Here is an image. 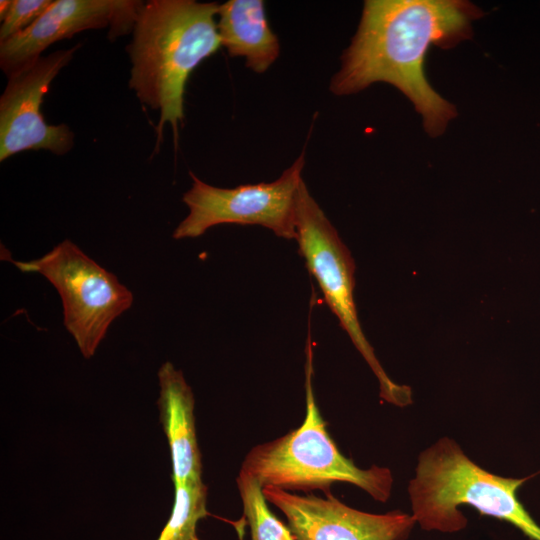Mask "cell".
Here are the masks:
<instances>
[{
	"label": "cell",
	"instance_id": "7c38bea8",
	"mask_svg": "<svg viewBox=\"0 0 540 540\" xmlns=\"http://www.w3.org/2000/svg\"><path fill=\"white\" fill-rule=\"evenodd\" d=\"M217 28L231 57L245 58L246 67L264 73L280 53L278 37L272 31L262 0H229L219 4Z\"/></svg>",
	"mask_w": 540,
	"mask_h": 540
},
{
	"label": "cell",
	"instance_id": "6da1fadb",
	"mask_svg": "<svg viewBox=\"0 0 540 540\" xmlns=\"http://www.w3.org/2000/svg\"><path fill=\"white\" fill-rule=\"evenodd\" d=\"M482 15L476 5L462 0L365 1L330 91L343 96L376 82L389 83L413 103L425 131L439 136L457 113L428 82L426 54L432 46L446 49L470 38L472 22Z\"/></svg>",
	"mask_w": 540,
	"mask_h": 540
},
{
	"label": "cell",
	"instance_id": "8992f818",
	"mask_svg": "<svg viewBox=\"0 0 540 540\" xmlns=\"http://www.w3.org/2000/svg\"><path fill=\"white\" fill-rule=\"evenodd\" d=\"M20 271L43 275L57 289L64 325L89 359L110 324L133 303L132 292L117 277L65 239L44 256L13 261Z\"/></svg>",
	"mask_w": 540,
	"mask_h": 540
},
{
	"label": "cell",
	"instance_id": "5bb4252c",
	"mask_svg": "<svg viewBox=\"0 0 540 540\" xmlns=\"http://www.w3.org/2000/svg\"><path fill=\"white\" fill-rule=\"evenodd\" d=\"M175 501L171 516L158 540H193L206 509L207 487L200 481L174 486Z\"/></svg>",
	"mask_w": 540,
	"mask_h": 540
},
{
	"label": "cell",
	"instance_id": "9c48e42d",
	"mask_svg": "<svg viewBox=\"0 0 540 540\" xmlns=\"http://www.w3.org/2000/svg\"><path fill=\"white\" fill-rule=\"evenodd\" d=\"M142 5L134 0H55L29 27L0 43V67L10 77L51 44L85 30L109 27L110 38L128 34Z\"/></svg>",
	"mask_w": 540,
	"mask_h": 540
},
{
	"label": "cell",
	"instance_id": "4fadbf2b",
	"mask_svg": "<svg viewBox=\"0 0 540 540\" xmlns=\"http://www.w3.org/2000/svg\"><path fill=\"white\" fill-rule=\"evenodd\" d=\"M236 483L251 540H295L289 527L270 511L263 487L255 477L240 471Z\"/></svg>",
	"mask_w": 540,
	"mask_h": 540
},
{
	"label": "cell",
	"instance_id": "2e32d148",
	"mask_svg": "<svg viewBox=\"0 0 540 540\" xmlns=\"http://www.w3.org/2000/svg\"><path fill=\"white\" fill-rule=\"evenodd\" d=\"M12 0H1L0 1V19L1 21L4 19L5 15L7 14L10 6H11Z\"/></svg>",
	"mask_w": 540,
	"mask_h": 540
},
{
	"label": "cell",
	"instance_id": "30bf717a",
	"mask_svg": "<svg viewBox=\"0 0 540 540\" xmlns=\"http://www.w3.org/2000/svg\"><path fill=\"white\" fill-rule=\"evenodd\" d=\"M263 494L286 516L295 540H406L416 524L401 510L373 514L351 508L330 491L318 497L266 486Z\"/></svg>",
	"mask_w": 540,
	"mask_h": 540
},
{
	"label": "cell",
	"instance_id": "7a4b0ae2",
	"mask_svg": "<svg viewBox=\"0 0 540 540\" xmlns=\"http://www.w3.org/2000/svg\"><path fill=\"white\" fill-rule=\"evenodd\" d=\"M218 9L216 2L150 0L139 10L127 47L129 86L141 103L159 111V136L169 123L177 141L189 76L222 46Z\"/></svg>",
	"mask_w": 540,
	"mask_h": 540
},
{
	"label": "cell",
	"instance_id": "52a82bcc",
	"mask_svg": "<svg viewBox=\"0 0 540 540\" xmlns=\"http://www.w3.org/2000/svg\"><path fill=\"white\" fill-rule=\"evenodd\" d=\"M304 151L275 181L219 188L190 172L191 188L183 195L188 215L174 239L196 238L219 224L261 225L285 239H296L297 201L305 165Z\"/></svg>",
	"mask_w": 540,
	"mask_h": 540
},
{
	"label": "cell",
	"instance_id": "9a60e30c",
	"mask_svg": "<svg viewBox=\"0 0 540 540\" xmlns=\"http://www.w3.org/2000/svg\"><path fill=\"white\" fill-rule=\"evenodd\" d=\"M52 2V0H12L7 14L1 21L0 43L29 27Z\"/></svg>",
	"mask_w": 540,
	"mask_h": 540
},
{
	"label": "cell",
	"instance_id": "277c9868",
	"mask_svg": "<svg viewBox=\"0 0 540 540\" xmlns=\"http://www.w3.org/2000/svg\"><path fill=\"white\" fill-rule=\"evenodd\" d=\"M305 402L303 423L272 441L253 447L241 470L255 477L262 487L324 493L335 482L353 484L372 498L386 502L392 491L391 471L377 465L361 469L345 457L330 437L313 391V350L310 326L305 346Z\"/></svg>",
	"mask_w": 540,
	"mask_h": 540
},
{
	"label": "cell",
	"instance_id": "3957f363",
	"mask_svg": "<svg viewBox=\"0 0 540 540\" xmlns=\"http://www.w3.org/2000/svg\"><path fill=\"white\" fill-rule=\"evenodd\" d=\"M534 475L508 478L490 473L453 439L441 438L418 457L408 485L412 516L423 530L454 533L468 522L458 507L469 505L481 515L512 524L530 540H540V526L517 497L518 489Z\"/></svg>",
	"mask_w": 540,
	"mask_h": 540
},
{
	"label": "cell",
	"instance_id": "5b68a950",
	"mask_svg": "<svg viewBox=\"0 0 540 540\" xmlns=\"http://www.w3.org/2000/svg\"><path fill=\"white\" fill-rule=\"evenodd\" d=\"M295 240L298 252L316 279L326 304L375 374L380 397L398 407L410 405V387L396 384L388 377L362 331L353 297L354 260L304 181L297 201Z\"/></svg>",
	"mask_w": 540,
	"mask_h": 540
},
{
	"label": "cell",
	"instance_id": "8fae6325",
	"mask_svg": "<svg viewBox=\"0 0 540 540\" xmlns=\"http://www.w3.org/2000/svg\"><path fill=\"white\" fill-rule=\"evenodd\" d=\"M158 407L172 462L174 486L201 480L202 464L198 447L194 395L183 373L167 361L158 371Z\"/></svg>",
	"mask_w": 540,
	"mask_h": 540
},
{
	"label": "cell",
	"instance_id": "e0dca14e",
	"mask_svg": "<svg viewBox=\"0 0 540 540\" xmlns=\"http://www.w3.org/2000/svg\"><path fill=\"white\" fill-rule=\"evenodd\" d=\"M193 540H199V539H198L197 536H196Z\"/></svg>",
	"mask_w": 540,
	"mask_h": 540
},
{
	"label": "cell",
	"instance_id": "ba28073f",
	"mask_svg": "<svg viewBox=\"0 0 540 540\" xmlns=\"http://www.w3.org/2000/svg\"><path fill=\"white\" fill-rule=\"evenodd\" d=\"M79 47L80 44L41 56L8 77L0 97L1 162L27 150H48L58 156L71 150L74 134L69 126L47 124L40 107L52 81Z\"/></svg>",
	"mask_w": 540,
	"mask_h": 540
}]
</instances>
